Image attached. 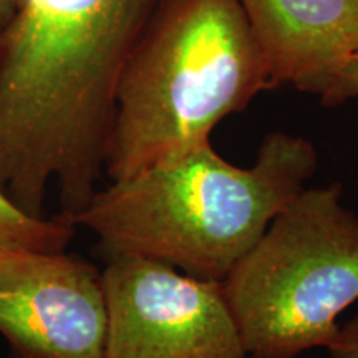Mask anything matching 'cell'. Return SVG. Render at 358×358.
Listing matches in <instances>:
<instances>
[{
    "mask_svg": "<svg viewBox=\"0 0 358 358\" xmlns=\"http://www.w3.org/2000/svg\"><path fill=\"white\" fill-rule=\"evenodd\" d=\"M338 182L303 187L222 280L249 358L329 347L358 301V216Z\"/></svg>",
    "mask_w": 358,
    "mask_h": 358,
    "instance_id": "obj_4",
    "label": "cell"
},
{
    "mask_svg": "<svg viewBox=\"0 0 358 358\" xmlns=\"http://www.w3.org/2000/svg\"><path fill=\"white\" fill-rule=\"evenodd\" d=\"M327 348L332 358H358V315L338 327L337 335Z\"/></svg>",
    "mask_w": 358,
    "mask_h": 358,
    "instance_id": "obj_10",
    "label": "cell"
},
{
    "mask_svg": "<svg viewBox=\"0 0 358 358\" xmlns=\"http://www.w3.org/2000/svg\"><path fill=\"white\" fill-rule=\"evenodd\" d=\"M20 0H0V35L7 29L17 10H19Z\"/></svg>",
    "mask_w": 358,
    "mask_h": 358,
    "instance_id": "obj_11",
    "label": "cell"
},
{
    "mask_svg": "<svg viewBox=\"0 0 358 358\" xmlns=\"http://www.w3.org/2000/svg\"><path fill=\"white\" fill-rule=\"evenodd\" d=\"M317 164L315 146L285 131L268 133L248 168L224 159L209 140L98 187L70 221L98 237L105 257L134 254L222 282Z\"/></svg>",
    "mask_w": 358,
    "mask_h": 358,
    "instance_id": "obj_2",
    "label": "cell"
},
{
    "mask_svg": "<svg viewBox=\"0 0 358 358\" xmlns=\"http://www.w3.org/2000/svg\"><path fill=\"white\" fill-rule=\"evenodd\" d=\"M101 280L103 358H249L222 282L134 254L106 257Z\"/></svg>",
    "mask_w": 358,
    "mask_h": 358,
    "instance_id": "obj_5",
    "label": "cell"
},
{
    "mask_svg": "<svg viewBox=\"0 0 358 358\" xmlns=\"http://www.w3.org/2000/svg\"><path fill=\"white\" fill-rule=\"evenodd\" d=\"M0 335L10 358H103L101 271L66 250H2Z\"/></svg>",
    "mask_w": 358,
    "mask_h": 358,
    "instance_id": "obj_6",
    "label": "cell"
},
{
    "mask_svg": "<svg viewBox=\"0 0 358 358\" xmlns=\"http://www.w3.org/2000/svg\"><path fill=\"white\" fill-rule=\"evenodd\" d=\"M352 98H358V48L335 71L320 95L325 105H340Z\"/></svg>",
    "mask_w": 358,
    "mask_h": 358,
    "instance_id": "obj_9",
    "label": "cell"
},
{
    "mask_svg": "<svg viewBox=\"0 0 358 358\" xmlns=\"http://www.w3.org/2000/svg\"><path fill=\"white\" fill-rule=\"evenodd\" d=\"M237 0H163L124 66L105 156L110 181L209 141L275 88Z\"/></svg>",
    "mask_w": 358,
    "mask_h": 358,
    "instance_id": "obj_3",
    "label": "cell"
},
{
    "mask_svg": "<svg viewBox=\"0 0 358 358\" xmlns=\"http://www.w3.org/2000/svg\"><path fill=\"white\" fill-rule=\"evenodd\" d=\"M272 80L320 96L358 48V0H237Z\"/></svg>",
    "mask_w": 358,
    "mask_h": 358,
    "instance_id": "obj_7",
    "label": "cell"
},
{
    "mask_svg": "<svg viewBox=\"0 0 358 358\" xmlns=\"http://www.w3.org/2000/svg\"><path fill=\"white\" fill-rule=\"evenodd\" d=\"M75 226L58 214L35 217L15 204L0 178V252L2 250H66L75 236Z\"/></svg>",
    "mask_w": 358,
    "mask_h": 358,
    "instance_id": "obj_8",
    "label": "cell"
},
{
    "mask_svg": "<svg viewBox=\"0 0 358 358\" xmlns=\"http://www.w3.org/2000/svg\"><path fill=\"white\" fill-rule=\"evenodd\" d=\"M163 0H20L0 35V178L30 216L98 191L120 78Z\"/></svg>",
    "mask_w": 358,
    "mask_h": 358,
    "instance_id": "obj_1",
    "label": "cell"
}]
</instances>
